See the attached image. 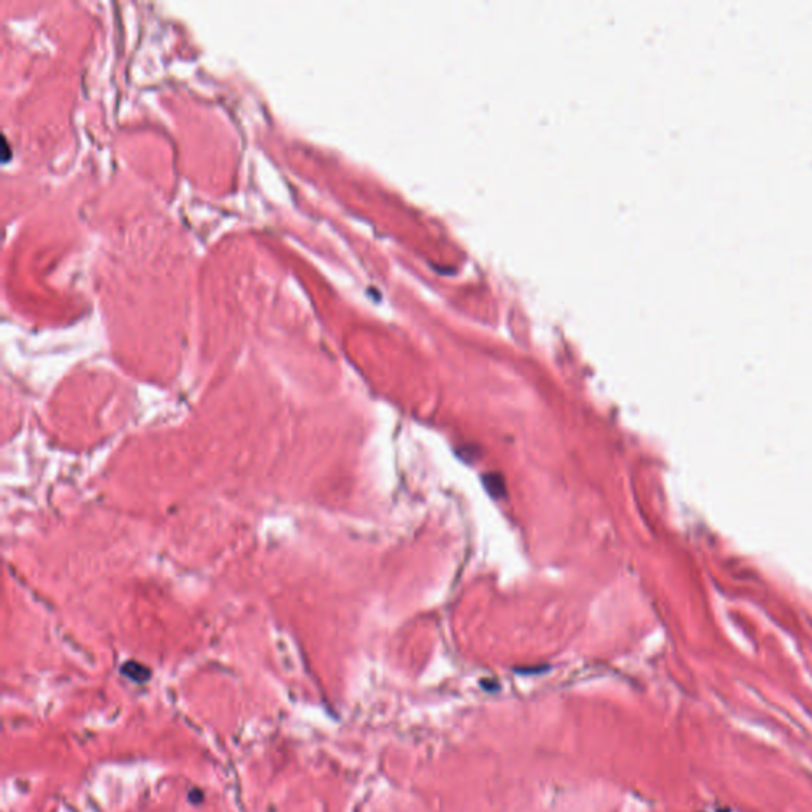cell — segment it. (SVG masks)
Listing matches in <instances>:
<instances>
[{
  "label": "cell",
  "mask_w": 812,
  "mask_h": 812,
  "mask_svg": "<svg viewBox=\"0 0 812 812\" xmlns=\"http://www.w3.org/2000/svg\"><path fill=\"white\" fill-rule=\"evenodd\" d=\"M121 673L126 676V678L132 679L133 682H145L150 679V669L145 668L143 665H138V663L135 662H129L126 665H122L121 668Z\"/></svg>",
  "instance_id": "6da1fadb"
},
{
  "label": "cell",
  "mask_w": 812,
  "mask_h": 812,
  "mask_svg": "<svg viewBox=\"0 0 812 812\" xmlns=\"http://www.w3.org/2000/svg\"><path fill=\"white\" fill-rule=\"evenodd\" d=\"M485 479V487L490 492V494L495 495H502L504 492V485H503V478H500L498 475H487L484 478Z\"/></svg>",
  "instance_id": "7a4b0ae2"
}]
</instances>
